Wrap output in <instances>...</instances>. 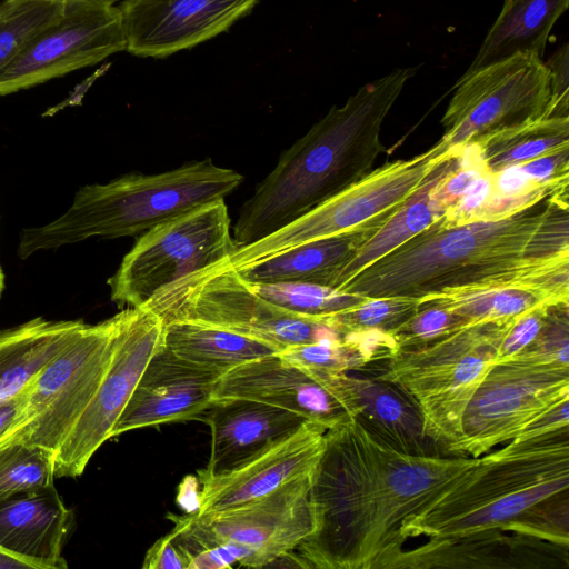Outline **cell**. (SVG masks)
<instances>
[{"instance_id":"obj_1","label":"cell","mask_w":569,"mask_h":569,"mask_svg":"<svg viewBox=\"0 0 569 569\" xmlns=\"http://www.w3.org/2000/svg\"><path fill=\"white\" fill-rule=\"evenodd\" d=\"M480 461L405 452L347 418L326 431L309 491L317 528L295 551L306 568L391 569L402 521Z\"/></svg>"},{"instance_id":"obj_2","label":"cell","mask_w":569,"mask_h":569,"mask_svg":"<svg viewBox=\"0 0 569 569\" xmlns=\"http://www.w3.org/2000/svg\"><path fill=\"white\" fill-rule=\"evenodd\" d=\"M520 284L569 291L568 189L499 219L449 224L440 217L338 290L419 301Z\"/></svg>"},{"instance_id":"obj_3","label":"cell","mask_w":569,"mask_h":569,"mask_svg":"<svg viewBox=\"0 0 569 569\" xmlns=\"http://www.w3.org/2000/svg\"><path fill=\"white\" fill-rule=\"evenodd\" d=\"M417 68H398L332 107L284 150L242 204L237 247L261 239L369 173L383 151L382 123Z\"/></svg>"},{"instance_id":"obj_4","label":"cell","mask_w":569,"mask_h":569,"mask_svg":"<svg viewBox=\"0 0 569 569\" xmlns=\"http://www.w3.org/2000/svg\"><path fill=\"white\" fill-rule=\"evenodd\" d=\"M242 180L236 170L204 159L160 173H127L107 183L86 184L59 218L21 230L18 257L27 259L38 251L93 237L143 233L189 210L224 199Z\"/></svg>"},{"instance_id":"obj_5","label":"cell","mask_w":569,"mask_h":569,"mask_svg":"<svg viewBox=\"0 0 569 569\" xmlns=\"http://www.w3.org/2000/svg\"><path fill=\"white\" fill-rule=\"evenodd\" d=\"M515 320L469 325L426 346L398 349L375 378L401 390L417 406L425 437L448 451Z\"/></svg>"},{"instance_id":"obj_6","label":"cell","mask_w":569,"mask_h":569,"mask_svg":"<svg viewBox=\"0 0 569 569\" xmlns=\"http://www.w3.org/2000/svg\"><path fill=\"white\" fill-rule=\"evenodd\" d=\"M458 152L440 140L410 159L387 162L313 209L249 244L211 270L239 269L293 247L387 220L446 159Z\"/></svg>"},{"instance_id":"obj_7","label":"cell","mask_w":569,"mask_h":569,"mask_svg":"<svg viewBox=\"0 0 569 569\" xmlns=\"http://www.w3.org/2000/svg\"><path fill=\"white\" fill-rule=\"evenodd\" d=\"M163 322L193 320L277 347L341 338L326 322L286 311L259 297L234 269H203L161 289L144 305Z\"/></svg>"},{"instance_id":"obj_8","label":"cell","mask_w":569,"mask_h":569,"mask_svg":"<svg viewBox=\"0 0 569 569\" xmlns=\"http://www.w3.org/2000/svg\"><path fill=\"white\" fill-rule=\"evenodd\" d=\"M224 199L143 232L108 279L119 306L140 307L170 283L227 260L237 249Z\"/></svg>"},{"instance_id":"obj_9","label":"cell","mask_w":569,"mask_h":569,"mask_svg":"<svg viewBox=\"0 0 569 569\" xmlns=\"http://www.w3.org/2000/svg\"><path fill=\"white\" fill-rule=\"evenodd\" d=\"M312 473L298 476L271 493L220 511L169 515L170 536L191 556L219 545H237L249 552L247 567H268L296 548L317 528L309 501Z\"/></svg>"},{"instance_id":"obj_10","label":"cell","mask_w":569,"mask_h":569,"mask_svg":"<svg viewBox=\"0 0 569 569\" xmlns=\"http://www.w3.org/2000/svg\"><path fill=\"white\" fill-rule=\"evenodd\" d=\"M116 328L114 315L76 332L27 388L22 419L6 443L21 441L56 455L109 367Z\"/></svg>"},{"instance_id":"obj_11","label":"cell","mask_w":569,"mask_h":569,"mask_svg":"<svg viewBox=\"0 0 569 569\" xmlns=\"http://www.w3.org/2000/svg\"><path fill=\"white\" fill-rule=\"evenodd\" d=\"M548 117H553L549 70L541 57L518 53L457 81L440 141L459 151L488 132Z\"/></svg>"},{"instance_id":"obj_12","label":"cell","mask_w":569,"mask_h":569,"mask_svg":"<svg viewBox=\"0 0 569 569\" xmlns=\"http://www.w3.org/2000/svg\"><path fill=\"white\" fill-rule=\"evenodd\" d=\"M114 347L109 367L89 405L54 455L56 478L83 473L127 406L143 370L163 346L164 322L146 306L116 315Z\"/></svg>"},{"instance_id":"obj_13","label":"cell","mask_w":569,"mask_h":569,"mask_svg":"<svg viewBox=\"0 0 569 569\" xmlns=\"http://www.w3.org/2000/svg\"><path fill=\"white\" fill-rule=\"evenodd\" d=\"M126 47L118 6L64 0L62 14L0 70V97L97 64Z\"/></svg>"},{"instance_id":"obj_14","label":"cell","mask_w":569,"mask_h":569,"mask_svg":"<svg viewBox=\"0 0 569 569\" xmlns=\"http://www.w3.org/2000/svg\"><path fill=\"white\" fill-rule=\"evenodd\" d=\"M569 397V369L496 363L469 401L448 452L478 458L512 440L541 411Z\"/></svg>"},{"instance_id":"obj_15","label":"cell","mask_w":569,"mask_h":569,"mask_svg":"<svg viewBox=\"0 0 569 569\" xmlns=\"http://www.w3.org/2000/svg\"><path fill=\"white\" fill-rule=\"evenodd\" d=\"M259 0H124L118 6L126 51L164 58L227 31Z\"/></svg>"},{"instance_id":"obj_16","label":"cell","mask_w":569,"mask_h":569,"mask_svg":"<svg viewBox=\"0 0 569 569\" xmlns=\"http://www.w3.org/2000/svg\"><path fill=\"white\" fill-rule=\"evenodd\" d=\"M327 429L306 420L290 435L270 443L236 467L219 473L198 471V508L220 511L262 498L291 479L315 471L325 449Z\"/></svg>"},{"instance_id":"obj_17","label":"cell","mask_w":569,"mask_h":569,"mask_svg":"<svg viewBox=\"0 0 569 569\" xmlns=\"http://www.w3.org/2000/svg\"><path fill=\"white\" fill-rule=\"evenodd\" d=\"M332 373L291 365L277 353L224 372L212 400H256L292 411L329 429L352 418L337 398Z\"/></svg>"},{"instance_id":"obj_18","label":"cell","mask_w":569,"mask_h":569,"mask_svg":"<svg viewBox=\"0 0 569 569\" xmlns=\"http://www.w3.org/2000/svg\"><path fill=\"white\" fill-rule=\"evenodd\" d=\"M224 371L177 357L163 346L149 360L111 438L133 429L198 419Z\"/></svg>"},{"instance_id":"obj_19","label":"cell","mask_w":569,"mask_h":569,"mask_svg":"<svg viewBox=\"0 0 569 569\" xmlns=\"http://www.w3.org/2000/svg\"><path fill=\"white\" fill-rule=\"evenodd\" d=\"M211 431L206 473L227 471L298 429L307 419L264 402L232 398L212 400L198 417Z\"/></svg>"},{"instance_id":"obj_20","label":"cell","mask_w":569,"mask_h":569,"mask_svg":"<svg viewBox=\"0 0 569 569\" xmlns=\"http://www.w3.org/2000/svg\"><path fill=\"white\" fill-rule=\"evenodd\" d=\"M74 523L54 485L0 503V549L34 569H66L63 546Z\"/></svg>"},{"instance_id":"obj_21","label":"cell","mask_w":569,"mask_h":569,"mask_svg":"<svg viewBox=\"0 0 569 569\" xmlns=\"http://www.w3.org/2000/svg\"><path fill=\"white\" fill-rule=\"evenodd\" d=\"M332 382L349 416L370 432L401 451L429 453L421 415L397 387L375 377L358 378L347 372H335Z\"/></svg>"},{"instance_id":"obj_22","label":"cell","mask_w":569,"mask_h":569,"mask_svg":"<svg viewBox=\"0 0 569 569\" xmlns=\"http://www.w3.org/2000/svg\"><path fill=\"white\" fill-rule=\"evenodd\" d=\"M385 221L293 247L236 271L246 282L301 281L335 288L345 264Z\"/></svg>"},{"instance_id":"obj_23","label":"cell","mask_w":569,"mask_h":569,"mask_svg":"<svg viewBox=\"0 0 569 569\" xmlns=\"http://www.w3.org/2000/svg\"><path fill=\"white\" fill-rule=\"evenodd\" d=\"M505 532L496 529L456 539H428L417 548L403 549L392 569L510 568V560L518 568L516 560H532L528 552L548 542Z\"/></svg>"},{"instance_id":"obj_24","label":"cell","mask_w":569,"mask_h":569,"mask_svg":"<svg viewBox=\"0 0 569 569\" xmlns=\"http://www.w3.org/2000/svg\"><path fill=\"white\" fill-rule=\"evenodd\" d=\"M83 325L39 317L0 330V403L21 395Z\"/></svg>"},{"instance_id":"obj_25","label":"cell","mask_w":569,"mask_h":569,"mask_svg":"<svg viewBox=\"0 0 569 569\" xmlns=\"http://www.w3.org/2000/svg\"><path fill=\"white\" fill-rule=\"evenodd\" d=\"M569 0H503L496 21L462 76L518 53L543 57L549 34Z\"/></svg>"},{"instance_id":"obj_26","label":"cell","mask_w":569,"mask_h":569,"mask_svg":"<svg viewBox=\"0 0 569 569\" xmlns=\"http://www.w3.org/2000/svg\"><path fill=\"white\" fill-rule=\"evenodd\" d=\"M458 166L459 153L442 161L426 182L356 250L340 271L335 289H339L362 269L393 251L442 217L430 199V191L442 177Z\"/></svg>"},{"instance_id":"obj_27","label":"cell","mask_w":569,"mask_h":569,"mask_svg":"<svg viewBox=\"0 0 569 569\" xmlns=\"http://www.w3.org/2000/svg\"><path fill=\"white\" fill-rule=\"evenodd\" d=\"M163 343L180 359L224 372L280 352L268 342L193 320L164 322Z\"/></svg>"},{"instance_id":"obj_28","label":"cell","mask_w":569,"mask_h":569,"mask_svg":"<svg viewBox=\"0 0 569 569\" xmlns=\"http://www.w3.org/2000/svg\"><path fill=\"white\" fill-rule=\"evenodd\" d=\"M435 302L467 325L506 323L541 306L569 302V291L545 286L481 287L438 293L418 301Z\"/></svg>"},{"instance_id":"obj_29","label":"cell","mask_w":569,"mask_h":569,"mask_svg":"<svg viewBox=\"0 0 569 569\" xmlns=\"http://www.w3.org/2000/svg\"><path fill=\"white\" fill-rule=\"evenodd\" d=\"M472 142L485 169L493 174L507 166L569 148V116L528 120Z\"/></svg>"},{"instance_id":"obj_30","label":"cell","mask_w":569,"mask_h":569,"mask_svg":"<svg viewBox=\"0 0 569 569\" xmlns=\"http://www.w3.org/2000/svg\"><path fill=\"white\" fill-rule=\"evenodd\" d=\"M247 283L253 292L268 302L291 313L318 320L356 306L365 299L359 295L311 282Z\"/></svg>"},{"instance_id":"obj_31","label":"cell","mask_w":569,"mask_h":569,"mask_svg":"<svg viewBox=\"0 0 569 569\" xmlns=\"http://www.w3.org/2000/svg\"><path fill=\"white\" fill-rule=\"evenodd\" d=\"M54 455L21 441L0 446V503L54 485Z\"/></svg>"},{"instance_id":"obj_32","label":"cell","mask_w":569,"mask_h":569,"mask_svg":"<svg viewBox=\"0 0 569 569\" xmlns=\"http://www.w3.org/2000/svg\"><path fill=\"white\" fill-rule=\"evenodd\" d=\"M64 0H3L0 3V70L40 30L63 12Z\"/></svg>"},{"instance_id":"obj_33","label":"cell","mask_w":569,"mask_h":569,"mask_svg":"<svg viewBox=\"0 0 569 569\" xmlns=\"http://www.w3.org/2000/svg\"><path fill=\"white\" fill-rule=\"evenodd\" d=\"M418 307V300L405 297L365 298L360 303L338 311L322 321L340 337L347 332L368 329L392 333Z\"/></svg>"},{"instance_id":"obj_34","label":"cell","mask_w":569,"mask_h":569,"mask_svg":"<svg viewBox=\"0 0 569 569\" xmlns=\"http://www.w3.org/2000/svg\"><path fill=\"white\" fill-rule=\"evenodd\" d=\"M569 302L550 307L536 339L509 361L569 369Z\"/></svg>"},{"instance_id":"obj_35","label":"cell","mask_w":569,"mask_h":569,"mask_svg":"<svg viewBox=\"0 0 569 569\" xmlns=\"http://www.w3.org/2000/svg\"><path fill=\"white\" fill-rule=\"evenodd\" d=\"M278 356L295 366L326 372H348L367 366L341 338H322L282 349Z\"/></svg>"},{"instance_id":"obj_36","label":"cell","mask_w":569,"mask_h":569,"mask_svg":"<svg viewBox=\"0 0 569 569\" xmlns=\"http://www.w3.org/2000/svg\"><path fill=\"white\" fill-rule=\"evenodd\" d=\"M467 322L435 302L419 305L418 310L391 335L398 349L418 348L460 329Z\"/></svg>"},{"instance_id":"obj_37","label":"cell","mask_w":569,"mask_h":569,"mask_svg":"<svg viewBox=\"0 0 569 569\" xmlns=\"http://www.w3.org/2000/svg\"><path fill=\"white\" fill-rule=\"evenodd\" d=\"M551 306L532 309L512 322L498 347L493 365L511 360L536 339Z\"/></svg>"},{"instance_id":"obj_38","label":"cell","mask_w":569,"mask_h":569,"mask_svg":"<svg viewBox=\"0 0 569 569\" xmlns=\"http://www.w3.org/2000/svg\"><path fill=\"white\" fill-rule=\"evenodd\" d=\"M493 193V174L483 172L478 177L458 202L447 210L441 219L449 224L471 221Z\"/></svg>"},{"instance_id":"obj_39","label":"cell","mask_w":569,"mask_h":569,"mask_svg":"<svg viewBox=\"0 0 569 569\" xmlns=\"http://www.w3.org/2000/svg\"><path fill=\"white\" fill-rule=\"evenodd\" d=\"M341 339L352 347L367 365L387 360L398 350L393 336L378 329L347 332Z\"/></svg>"},{"instance_id":"obj_40","label":"cell","mask_w":569,"mask_h":569,"mask_svg":"<svg viewBox=\"0 0 569 569\" xmlns=\"http://www.w3.org/2000/svg\"><path fill=\"white\" fill-rule=\"evenodd\" d=\"M545 64L550 73L552 116H569V44L558 48Z\"/></svg>"},{"instance_id":"obj_41","label":"cell","mask_w":569,"mask_h":569,"mask_svg":"<svg viewBox=\"0 0 569 569\" xmlns=\"http://www.w3.org/2000/svg\"><path fill=\"white\" fill-rule=\"evenodd\" d=\"M567 427H569V397L558 400L541 411L512 440L533 439Z\"/></svg>"},{"instance_id":"obj_42","label":"cell","mask_w":569,"mask_h":569,"mask_svg":"<svg viewBox=\"0 0 569 569\" xmlns=\"http://www.w3.org/2000/svg\"><path fill=\"white\" fill-rule=\"evenodd\" d=\"M521 166L538 184L569 180V148L535 158Z\"/></svg>"},{"instance_id":"obj_43","label":"cell","mask_w":569,"mask_h":569,"mask_svg":"<svg viewBox=\"0 0 569 569\" xmlns=\"http://www.w3.org/2000/svg\"><path fill=\"white\" fill-rule=\"evenodd\" d=\"M191 555L183 550L169 535L158 539L147 551L144 569H189Z\"/></svg>"},{"instance_id":"obj_44","label":"cell","mask_w":569,"mask_h":569,"mask_svg":"<svg viewBox=\"0 0 569 569\" xmlns=\"http://www.w3.org/2000/svg\"><path fill=\"white\" fill-rule=\"evenodd\" d=\"M545 184V183H543ZM535 183L520 164L507 166L493 173V194L509 197L530 191Z\"/></svg>"},{"instance_id":"obj_45","label":"cell","mask_w":569,"mask_h":569,"mask_svg":"<svg viewBox=\"0 0 569 569\" xmlns=\"http://www.w3.org/2000/svg\"><path fill=\"white\" fill-rule=\"evenodd\" d=\"M27 389L19 396L0 403V446L13 435L22 419L26 405Z\"/></svg>"},{"instance_id":"obj_46","label":"cell","mask_w":569,"mask_h":569,"mask_svg":"<svg viewBox=\"0 0 569 569\" xmlns=\"http://www.w3.org/2000/svg\"><path fill=\"white\" fill-rule=\"evenodd\" d=\"M0 569H34V567L23 559L0 549Z\"/></svg>"},{"instance_id":"obj_47","label":"cell","mask_w":569,"mask_h":569,"mask_svg":"<svg viewBox=\"0 0 569 569\" xmlns=\"http://www.w3.org/2000/svg\"><path fill=\"white\" fill-rule=\"evenodd\" d=\"M3 289H4V273H3L2 267L0 264V298L2 296Z\"/></svg>"},{"instance_id":"obj_48","label":"cell","mask_w":569,"mask_h":569,"mask_svg":"<svg viewBox=\"0 0 569 569\" xmlns=\"http://www.w3.org/2000/svg\"><path fill=\"white\" fill-rule=\"evenodd\" d=\"M88 1H96V2H101V3H107V4H114L117 6V3H120L124 0H88Z\"/></svg>"}]
</instances>
